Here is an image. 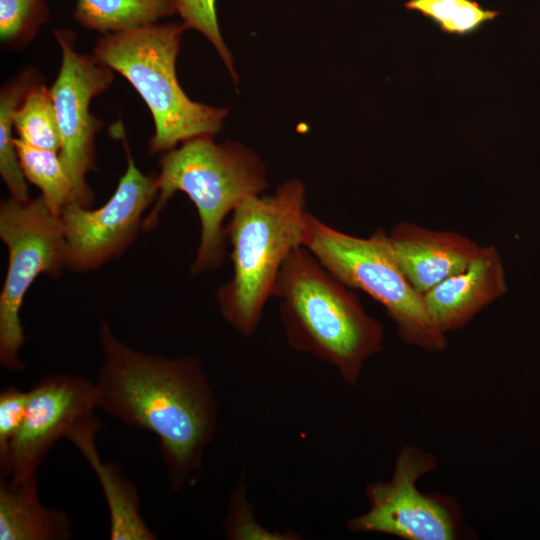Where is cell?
<instances>
[{"label":"cell","instance_id":"cell-1","mask_svg":"<svg viewBox=\"0 0 540 540\" xmlns=\"http://www.w3.org/2000/svg\"><path fill=\"white\" fill-rule=\"evenodd\" d=\"M99 339L103 361L94 382L97 408L154 434L170 488L182 490L200 472L218 420L217 398L201 361L134 349L105 321Z\"/></svg>","mask_w":540,"mask_h":540},{"label":"cell","instance_id":"cell-2","mask_svg":"<svg viewBox=\"0 0 540 540\" xmlns=\"http://www.w3.org/2000/svg\"><path fill=\"white\" fill-rule=\"evenodd\" d=\"M272 297L279 300L289 345L333 366L349 385L383 349V326L304 246L286 258Z\"/></svg>","mask_w":540,"mask_h":540},{"label":"cell","instance_id":"cell-3","mask_svg":"<svg viewBox=\"0 0 540 540\" xmlns=\"http://www.w3.org/2000/svg\"><path fill=\"white\" fill-rule=\"evenodd\" d=\"M159 164L158 195L144 218L143 230L157 225L176 192L185 193L195 205L201 224L190 271L197 275L216 270L226 256L225 218L246 198L263 194L268 184L264 163L237 142L217 144L213 136H199L164 152Z\"/></svg>","mask_w":540,"mask_h":540},{"label":"cell","instance_id":"cell-4","mask_svg":"<svg viewBox=\"0 0 540 540\" xmlns=\"http://www.w3.org/2000/svg\"><path fill=\"white\" fill-rule=\"evenodd\" d=\"M305 188L292 179L271 195L243 200L225 226L233 276L217 291L224 320L239 334L256 331L281 267L290 252L304 246Z\"/></svg>","mask_w":540,"mask_h":540},{"label":"cell","instance_id":"cell-5","mask_svg":"<svg viewBox=\"0 0 540 540\" xmlns=\"http://www.w3.org/2000/svg\"><path fill=\"white\" fill-rule=\"evenodd\" d=\"M184 27L152 24L100 37L93 54L134 87L148 106L154 134L151 153H164L189 139L214 136L228 109L192 101L181 88L176 59Z\"/></svg>","mask_w":540,"mask_h":540},{"label":"cell","instance_id":"cell-6","mask_svg":"<svg viewBox=\"0 0 540 540\" xmlns=\"http://www.w3.org/2000/svg\"><path fill=\"white\" fill-rule=\"evenodd\" d=\"M304 247L348 288L359 289L379 302L406 344L430 352L446 348L445 334L431 319L423 295L397 264L383 229L360 238L307 212Z\"/></svg>","mask_w":540,"mask_h":540},{"label":"cell","instance_id":"cell-7","mask_svg":"<svg viewBox=\"0 0 540 540\" xmlns=\"http://www.w3.org/2000/svg\"><path fill=\"white\" fill-rule=\"evenodd\" d=\"M0 238L8 250V267L0 295V364L24 369L19 352L25 342L20 310L40 274L60 278L67 269V245L60 217L43 197H12L0 204Z\"/></svg>","mask_w":540,"mask_h":540},{"label":"cell","instance_id":"cell-8","mask_svg":"<svg viewBox=\"0 0 540 540\" xmlns=\"http://www.w3.org/2000/svg\"><path fill=\"white\" fill-rule=\"evenodd\" d=\"M434 456L418 448L401 449L390 481L366 487L368 510L347 522L353 532L389 534L406 540H451L460 527V513L448 497L426 495L417 480L434 470Z\"/></svg>","mask_w":540,"mask_h":540},{"label":"cell","instance_id":"cell-9","mask_svg":"<svg viewBox=\"0 0 540 540\" xmlns=\"http://www.w3.org/2000/svg\"><path fill=\"white\" fill-rule=\"evenodd\" d=\"M53 33L61 50L59 73L50 88L61 137L58 154L73 183L75 201L89 207L94 194L86 177L95 168V136L102 128L90 105L112 84L115 71L94 54L79 53L73 31Z\"/></svg>","mask_w":540,"mask_h":540},{"label":"cell","instance_id":"cell-10","mask_svg":"<svg viewBox=\"0 0 540 540\" xmlns=\"http://www.w3.org/2000/svg\"><path fill=\"white\" fill-rule=\"evenodd\" d=\"M127 168L109 200L97 209L70 202L60 220L67 269L85 273L123 254L143 230L144 213L158 195L157 175L144 174L125 144Z\"/></svg>","mask_w":540,"mask_h":540},{"label":"cell","instance_id":"cell-11","mask_svg":"<svg viewBox=\"0 0 540 540\" xmlns=\"http://www.w3.org/2000/svg\"><path fill=\"white\" fill-rule=\"evenodd\" d=\"M95 409V384L87 378L57 374L39 380L29 390L24 422L0 467L2 478L23 480L36 476L51 448L94 417Z\"/></svg>","mask_w":540,"mask_h":540},{"label":"cell","instance_id":"cell-12","mask_svg":"<svg viewBox=\"0 0 540 540\" xmlns=\"http://www.w3.org/2000/svg\"><path fill=\"white\" fill-rule=\"evenodd\" d=\"M388 241L400 269L422 295L464 271L481 248L460 233L435 231L410 222L397 223Z\"/></svg>","mask_w":540,"mask_h":540},{"label":"cell","instance_id":"cell-13","mask_svg":"<svg viewBox=\"0 0 540 540\" xmlns=\"http://www.w3.org/2000/svg\"><path fill=\"white\" fill-rule=\"evenodd\" d=\"M507 291L504 265L493 245L481 247L462 272L442 281L424 297L427 311L444 334L464 327Z\"/></svg>","mask_w":540,"mask_h":540},{"label":"cell","instance_id":"cell-14","mask_svg":"<svg viewBox=\"0 0 540 540\" xmlns=\"http://www.w3.org/2000/svg\"><path fill=\"white\" fill-rule=\"evenodd\" d=\"M100 428L101 422L95 415L77 427L67 440L82 454L102 487L109 512V538L157 539L141 515L140 499L133 482L118 469L116 464L104 462L99 456L95 437Z\"/></svg>","mask_w":540,"mask_h":540},{"label":"cell","instance_id":"cell-15","mask_svg":"<svg viewBox=\"0 0 540 540\" xmlns=\"http://www.w3.org/2000/svg\"><path fill=\"white\" fill-rule=\"evenodd\" d=\"M73 535L67 513L44 506L36 476L0 481V540H67Z\"/></svg>","mask_w":540,"mask_h":540},{"label":"cell","instance_id":"cell-16","mask_svg":"<svg viewBox=\"0 0 540 540\" xmlns=\"http://www.w3.org/2000/svg\"><path fill=\"white\" fill-rule=\"evenodd\" d=\"M177 0H76L74 19L103 34L156 24L176 13Z\"/></svg>","mask_w":540,"mask_h":540},{"label":"cell","instance_id":"cell-17","mask_svg":"<svg viewBox=\"0 0 540 540\" xmlns=\"http://www.w3.org/2000/svg\"><path fill=\"white\" fill-rule=\"evenodd\" d=\"M38 78L33 69H25L0 91V174L10 197L21 201L30 196L14 144L13 116L31 87L39 83Z\"/></svg>","mask_w":540,"mask_h":540},{"label":"cell","instance_id":"cell-18","mask_svg":"<svg viewBox=\"0 0 540 540\" xmlns=\"http://www.w3.org/2000/svg\"><path fill=\"white\" fill-rule=\"evenodd\" d=\"M14 144L25 178L41 190L51 212L59 217L75 198L73 183L58 152L34 147L18 137Z\"/></svg>","mask_w":540,"mask_h":540},{"label":"cell","instance_id":"cell-19","mask_svg":"<svg viewBox=\"0 0 540 540\" xmlns=\"http://www.w3.org/2000/svg\"><path fill=\"white\" fill-rule=\"evenodd\" d=\"M18 138L41 149L59 153L61 137L50 89L40 82L31 87L14 112Z\"/></svg>","mask_w":540,"mask_h":540},{"label":"cell","instance_id":"cell-20","mask_svg":"<svg viewBox=\"0 0 540 540\" xmlns=\"http://www.w3.org/2000/svg\"><path fill=\"white\" fill-rule=\"evenodd\" d=\"M405 8L434 21L448 34H469L498 16L473 0H408Z\"/></svg>","mask_w":540,"mask_h":540},{"label":"cell","instance_id":"cell-21","mask_svg":"<svg viewBox=\"0 0 540 540\" xmlns=\"http://www.w3.org/2000/svg\"><path fill=\"white\" fill-rule=\"evenodd\" d=\"M45 0H0V40L8 48H21L48 22Z\"/></svg>","mask_w":540,"mask_h":540},{"label":"cell","instance_id":"cell-22","mask_svg":"<svg viewBox=\"0 0 540 540\" xmlns=\"http://www.w3.org/2000/svg\"><path fill=\"white\" fill-rule=\"evenodd\" d=\"M215 4L216 0H177L176 13L182 18L184 29H193L203 34L221 59L229 62L232 55L222 38Z\"/></svg>","mask_w":540,"mask_h":540},{"label":"cell","instance_id":"cell-23","mask_svg":"<svg viewBox=\"0 0 540 540\" xmlns=\"http://www.w3.org/2000/svg\"><path fill=\"white\" fill-rule=\"evenodd\" d=\"M29 390L7 387L0 393V467L7 460L11 446L24 422Z\"/></svg>","mask_w":540,"mask_h":540},{"label":"cell","instance_id":"cell-24","mask_svg":"<svg viewBox=\"0 0 540 540\" xmlns=\"http://www.w3.org/2000/svg\"><path fill=\"white\" fill-rule=\"evenodd\" d=\"M245 488L242 483L238 485L228 506V513L224 523V530L229 539H283L278 533H271L262 528L253 517L249 503L245 497ZM286 538V537H285Z\"/></svg>","mask_w":540,"mask_h":540}]
</instances>
